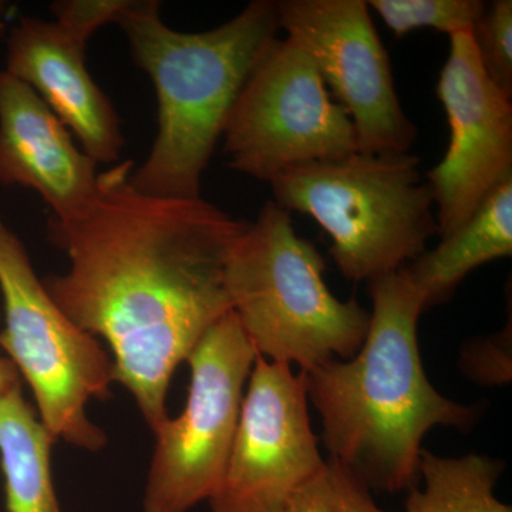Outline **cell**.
<instances>
[{
    "mask_svg": "<svg viewBox=\"0 0 512 512\" xmlns=\"http://www.w3.org/2000/svg\"><path fill=\"white\" fill-rule=\"evenodd\" d=\"M133 170L131 161L113 165L82 217L49 221L69 268L43 282L74 325L107 343L116 382L154 431L168 419L175 370L231 311L225 262L248 221L202 198L143 194L130 184Z\"/></svg>",
    "mask_w": 512,
    "mask_h": 512,
    "instance_id": "obj_1",
    "label": "cell"
},
{
    "mask_svg": "<svg viewBox=\"0 0 512 512\" xmlns=\"http://www.w3.org/2000/svg\"><path fill=\"white\" fill-rule=\"evenodd\" d=\"M369 293V329L356 355L303 373L330 458L370 490L399 493L419 485L427 431L470 429L478 414L444 397L427 379L417 339L426 306L406 266L369 282Z\"/></svg>",
    "mask_w": 512,
    "mask_h": 512,
    "instance_id": "obj_2",
    "label": "cell"
},
{
    "mask_svg": "<svg viewBox=\"0 0 512 512\" xmlns=\"http://www.w3.org/2000/svg\"><path fill=\"white\" fill-rule=\"evenodd\" d=\"M160 9L157 0H128L117 22L158 103L156 140L130 184L154 197L197 200L232 107L276 39L278 12L276 2L254 0L224 25L188 33L170 28Z\"/></svg>",
    "mask_w": 512,
    "mask_h": 512,
    "instance_id": "obj_3",
    "label": "cell"
},
{
    "mask_svg": "<svg viewBox=\"0 0 512 512\" xmlns=\"http://www.w3.org/2000/svg\"><path fill=\"white\" fill-rule=\"evenodd\" d=\"M326 262L293 227L291 214L266 201L229 249L225 289L256 355L301 372L356 355L370 312L340 301L325 282Z\"/></svg>",
    "mask_w": 512,
    "mask_h": 512,
    "instance_id": "obj_4",
    "label": "cell"
},
{
    "mask_svg": "<svg viewBox=\"0 0 512 512\" xmlns=\"http://www.w3.org/2000/svg\"><path fill=\"white\" fill-rule=\"evenodd\" d=\"M419 167L410 153L357 151L278 175L272 201L318 222L346 279L372 282L419 258L439 234L433 191Z\"/></svg>",
    "mask_w": 512,
    "mask_h": 512,
    "instance_id": "obj_5",
    "label": "cell"
},
{
    "mask_svg": "<svg viewBox=\"0 0 512 512\" xmlns=\"http://www.w3.org/2000/svg\"><path fill=\"white\" fill-rule=\"evenodd\" d=\"M0 292L5 319L0 348L29 384L37 417L55 441L100 451L107 436L86 407L92 399L110 396L116 383L113 359L53 301L25 245L2 217Z\"/></svg>",
    "mask_w": 512,
    "mask_h": 512,
    "instance_id": "obj_6",
    "label": "cell"
},
{
    "mask_svg": "<svg viewBox=\"0 0 512 512\" xmlns=\"http://www.w3.org/2000/svg\"><path fill=\"white\" fill-rule=\"evenodd\" d=\"M228 167L271 184L278 175L359 151L355 126L311 57L276 39L242 87L224 134Z\"/></svg>",
    "mask_w": 512,
    "mask_h": 512,
    "instance_id": "obj_7",
    "label": "cell"
},
{
    "mask_svg": "<svg viewBox=\"0 0 512 512\" xmlns=\"http://www.w3.org/2000/svg\"><path fill=\"white\" fill-rule=\"evenodd\" d=\"M256 352L234 312L205 332L185 362L183 413L164 420L148 470L144 512H188L217 491L237 431Z\"/></svg>",
    "mask_w": 512,
    "mask_h": 512,
    "instance_id": "obj_8",
    "label": "cell"
},
{
    "mask_svg": "<svg viewBox=\"0 0 512 512\" xmlns=\"http://www.w3.org/2000/svg\"><path fill=\"white\" fill-rule=\"evenodd\" d=\"M276 12L286 39L311 57L348 113L360 153H409L417 127L404 113L366 0H281Z\"/></svg>",
    "mask_w": 512,
    "mask_h": 512,
    "instance_id": "obj_9",
    "label": "cell"
},
{
    "mask_svg": "<svg viewBox=\"0 0 512 512\" xmlns=\"http://www.w3.org/2000/svg\"><path fill=\"white\" fill-rule=\"evenodd\" d=\"M212 512H284L325 464L308 409L305 373L256 356Z\"/></svg>",
    "mask_w": 512,
    "mask_h": 512,
    "instance_id": "obj_10",
    "label": "cell"
},
{
    "mask_svg": "<svg viewBox=\"0 0 512 512\" xmlns=\"http://www.w3.org/2000/svg\"><path fill=\"white\" fill-rule=\"evenodd\" d=\"M436 90L450 130L443 160L427 174L441 238L512 177V97L485 73L471 32L450 36Z\"/></svg>",
    "mask_w": 512,
    "mask_h": 512,
    "instance_id": "obj_11",
    "label": "cell"
},
{
    "mask_svg": "<svg viewBox=\"0 0 512 512\" xmlns=\"http://www.w3.org/2000/svg\"><path fill=\"white\" fill-rule=\"evenodd\" d=\"M97 165L32 87L0 72V185L37 192L50 221L69 224L96 198Z\"/></svg>",
    "mask_w": 512,
    "mask_h": 512,
    "instance_id": "obj_12",
    "label": "cell"
},
{
    "mask_svg": "<svg viewBox=\"0 0 512 512\" xmlns=\"http://www.w3.org/2000/svg\"><path fill=\"white\" fill-rule=\"evenodd\" d=\"M6 72L32 87L97 164H116L121 120L87 69L86 45L53 20L22 18L6 39Z\"/></svg>",
    "mask_w": 512,
    "mask_h": 512,
    "instance_id": "obj_13",
    "label": "cell"
},
{
    "mask_svg": "<svg viewBox=\"0 0 512 512\" xmlns=\"http://www.w3.org/2000/svg\"><path fill=\"white\" fill-rule=\"evenodd\" d=\"M512 255V177L498 185L470 220L406 266L427 309L448 301L478 266Z\"/></svg>",
    "mask_w": 512,
    "mask_h": 512,
    "instance_id": "obj_14",
    "label": "cell"
},
{
    "mask_svg": "<svg viewBox=\"0 0 512 512\" xmlns=\"http://www.w3.org/2000/svg\"><path fill=\"white\" fill-rule=\"evenodd\" d=\"M50 436L26 402L22 382L0 397V466L8 512H63L52 474Z\"/></svg>",
    "mask_w": 512,
    "mask_h": 512,
    "instance_id": "obj_15",
    "label": "cell"
},
{
    "mask_svg": "<svg viewBox=\"0 0 512 512\" xmlns=\"http://www.w3.org/2000/svg\"><path fill=\"white\" fill-rule=\"evenodd\" d=\"M503 461L480 454L440 457L421 450L424 487L410 490L406 512H512L494 494Z\"/></svg>",
    "mask_w": 512,
    "mask_h": 512,
    "instance_id": "obj_16",
    "label": "cell"
},
{
    "mask_svg": "<svg viewBox=\"0 0 512 512\" xmlns=\"http://www.w3.org/2000/svg\"><path fill=\"white\" fill-rule=\"evenodd\" d=\"M396 37L419 29H434L448 36L473 32L487 3L481 0H369Z\"/></svg>",
    "mask_w": 512,
    "mask_h": 512,
    "instance_id": "obj_17",
    "label": "cell"
},
{
    "mask_svg": "<svg viewBox=\"0 0 512 512\" xmlns=\"http://www.w3.org/2000/svg\"><path fill=\"white\" fill-rule=\"evenodd\" d=\"M284 512H387L357 474L329 458L322 468L293 493Z\"/></svg>",
    "mask_w": 512,
    "mask_h": 512,
    "instance_id": "obj_18",
    "label": "cell"
},
{
    "mask_svg": "<svg viewBox=\"0 0 512 512\" xmlns=\"http://www.w3.org/2000/svg\"><path fill=\"white\" fill-rule=\"evenodd\" d=\"M485 73L512 97V2L495 0L471 32Z\"/></svg>",
    "mask_w": 512,
    "mask_h": 512,
    "instance_id": "obj_19",
    "label": "cell"
},
{
    "mask_svg": "<svg viewBox=\"0 0 512 512\" xmlns=\"http://www.w3.org/2000/svg\"><path fill=\"white\" fill-rule=\"evenodd\" d=\"M511 363V322L498 335L468 343L460 359L463 372L483 386L510 382Z\"/></svg>",
    "mask_w": 512,
    "mask_h": 512,
    "instance_id": "obj_20",
    "label": "cell"
},
{
    "mask_svg": "<svg viewBox=\"0 0 512 512\" xmlns=\"http://www.w3.org/2000/svg\"><path fill=\"white\" fill-rule=\"evenodd\" d=\"M128 0H57L50 6L57 25L87 45L90 37L110 23H117Z\"/></svg>",
    "mask_w": 512,
    "mask_h": 512,
    "instance_id": "obj_21",
    "label": "cell"
},
{
    "mask_svg": "<svg viewBox=\"0 0 512 512\" xmlns=\"http://www.w3.org/2000/svg\"><path fill=\"white\" fill-rule=\"evenodd\" d=\"M2 320V315H0ZM22 382L18 369L8 359V357L0 356V397L3 396L13 384Z\"/></svg>",
    "mask_w": 512,
    "mask_h": 512,
    "instance_id": "obj_22",
    "label": "cell"
},
{
    "mask_svg": "<svg viewBox=\"0 0 512 512\" xmlns=\"http://www.w3.org/2000/svg\"><path fill=\"white\" fill-rule=\"evenodd\" d=\"M6 10H8V6H6V3L0 2V26H6L5 22H3V18H5Z\"/></svg>",
    "mask_w": 512,
    "mask_h": 512,
    "instance_id": "obj_23",
    "label": "cell"
},
{
    "mask_svg": "<svg viewBox=\"0 0 512 512\" xmlns=\"http://www.w3.org/2000/svg\"><path fill=\"white\" fill-rule=\"evenodd\" d=\"M5 33H6V26H0V40H2L3 37H5Z\"/></svg>",
    "mask_w": 512,
    "mask_h": 512,
    "instance_id": "obj_24",
    "label": "cell"
}]
</instances>
